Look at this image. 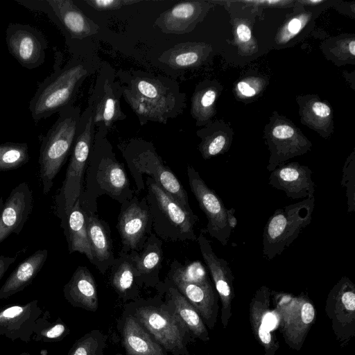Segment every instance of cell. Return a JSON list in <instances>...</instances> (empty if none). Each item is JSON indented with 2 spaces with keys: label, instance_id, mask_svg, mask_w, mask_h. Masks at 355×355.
I'll return each instance as SVG.
<instances>
[{
  "label": "cell",
  "instance_id": "obj_11",
  "mask_svg": "<svg viewBox=\"0 0 355 355\" xmlns=\"http://www.w3.org/2000/svg\"><path fill=\"white\" fill-rule=\"evenodd\" d=\"M121 205L116 223L121 240V252H139L153 234L152 218L146 197L139 199L134 196Z\"/></svg>",
  "mask_w": 355,
  "mask_h": 355
},
{
  "label": "cell",
  "instance_id": "obj_14",
  "mask_svg": "<svg viewBox=\"0 0 355 355\" xmlns=\"http://www.w3.org/2000/svg\"><path fill=\"white\" fill-rule=\"evenodd\" d=\"M200 250L205 265L209 271L214 288L220 297L221 309V321L226 328L232 315V302L234 297V275L228 262L218 257L213 250L209 241L202 232L197 237Z\"/></svg>",
  "mask_w": 355,
  "mask_h": 355
},
{
  "label": "cell",
  "instance_id": "obj_26",
  "mask_svg": "<svg viewBox=\"0 0 355 355\" xmlns=\"http://www.w3.org/2000/svg\"><path fill=\"white\" fill-rule=\"evenodd\" d=\"M163 241L151 234L141 250L135 252V266L137 279L141 287L155 288L160 282L159 272L162 267Z\"/></svg>",
  "mask_w": 355,
  "mask_h": 355
},
{
  "label": "cell",
  "instance_id": "obj_24",
  "mask_svg": "<svg viewBox=\"0 0 355 355\" xmlns=\"http://www.w3.org/2000/svg\"><path fill=\"white\" fill-rule=\"evenodd\" d=\"M135 252H120L110 268V284L123 302L139 297L141 287L137 279Z\"/></svg>",
  "mask_w": 355,
  "mask_h": 355
},
{
  "label": "cell",
  "instance_id": "obj_18",
  "mask_svg": "<svg viewBox=\"0 0 355 355\" xmlns=\"http://www.w3.org/2000/svg\"><path fill=\"white\" fill-rule=\"evenodd\" d=\"M42 310L37 300L24 305H10L0 309V335L12 340H30Z\"/></svg>",
  "mask_w": 355,
  "mask_h": 355
},
{
  "label": "cell",
  "instance_id": "obj_4",
  "mask_svg": "<svg viewBox=\"0 0 355 355\" xmlns=\"http://www.w3.org/2000/svg\"><path fill=\"white\" fill-rule=\"evenodd\" d=\"M146 199L155 234L166 242L197 241L194 226L198 220L193 211H188L151 178L146 180Z\"/></svg>",
  "mask_w": 355,
  "mask_h": 355
},
{
  "label": "cell",
  "instance_id": "obj_28",
  "mask_svg": "<svg viewBox=\"0 0 355 355\" xmlns=\"http://www.w3.org/2000/svg\"><path fill=\"white\" fill-rule=\"evenodd\" d=\"M202 13L201 3L182 1L160 14L155 25L164 33L184 34L193 28Z\"/></svg>",
  "mask_w": 355,
  "mask_h": 355
},
{
  "label": "cell",
  "instance_id": "obj_32",
  "mask_svg": "<svg viewBox=\"0 0 355 355\" xmlns=\"http://www.w3.org/2000/svg\"><path fill=\"white\" fill-rule=\"evenodd\" d=\"M121 117H124V115L121 112L119 101L107 79L104 83L102 98L94 114V123L102 122L105 127L109 128Z\"/></svg>",
  "mask_w": 355,
  "mask_h": 355
},
{
  "label": "cell",
  "instance_id": "obj_38",
  "mask_svg": "<svg viewBox=\"0 0 355 355\" xmlns=\"http://www.w3.org/2000/svg\"><path fill=\"white\" fill-rule=\"evenodd\" d=\"M216 97L214 89L208 88L197 92L192 98L191 112L198 119L207 118L211 112Z\"/></svg>",
  "mask_w": 355,
  "mask_h": 355
},
{
  "label": "cell",
  "instance_id": "obj_50",
  "mask_svg": "<svg viewBox=\"0 0 355 355\" xmlns=\"http://www.w3.org/2000/svg\"><path fill=\"white\" fill-rule=\"evenodd\" d=\"M19 355H31V354H28V353H26V352H24V353H22V354H21Z\"/></svg>",
  "mask_w": 355,
  "mask_h": 355
},
{
  "label": "cell",
  "instance_id": "obj_13",
  "mask_svg": "<svg viewBox=\"0 0 355 355\" xmlns=\"http://www.w3.org/2000/svg\"><path fill=\"white\" fill-rule=\"evenodd\" d=\"M6 42L9 53L23 67L33 69L44 62L48 42L37 28L10 23L6 31Z\"/></svg>",
  "mask_w": 355,
  "mask_h": 355
},
{
  "label": "cell",
  "instance_id": "obj_6",
  "mask_svg": "<svg viewBox=\"0 0 355 355\" xmlns=\"http://www.w3.org/2000/svg\"><path fill=\"white\" fill-rule=\"evenodd\" d=\"M120 148L134 179L137 193L145 188L143 175L146 174L184 209L193 211L186 190L171 168L164 164L152 144L134 141Z\"/></svg>",
  "mask_w": 355,
  "mask_h": 355
},
{
  "label": "cell",
  "instance_id": "obj_23",
  "mask_svg": "<svg viewBox=\"0 0 355 355\" xmlns=\"http://www.w3.org/2000/svg\"><path fill=\"white\" fill-rule=\"evenodd\" d=\"M84 212L93 257L92 263L101 273L105 274L110 270L115 259L110 227L96 213L89 211Z\"/></svg>",
  "mask_w": 355,
  "mask_h": 355
},
{
  "label": "cell",
  "instance_id": "obj_35",
  "mask_svg": "<svg viewBox=\"0 0 355 355\" xmlns=\"http://www.w3.org/2000/svg\"><path fill=\"white\" fill-rule=\"evenodd\" d=\"M107 336L99 329H94L78 339L67 355H104Z\"/></svg>",
  "mask_w": 355,
  "mask_h": 355
},
{
  "label": "cell",
  "instance_id": "obj_49",
  "mask_svg": "<svg viewBox=\"0 0 355 355\" xmlns=\"http://www.w3.org/2000/svg\"><path fill=\"white\" fill-rule=\"evenodd\" d=\"M309 2L313 3H321L322 1H310Z\"/></svg>",
  "mask_w": 355,
  "mask_h": 355
},
{
  "label": "cell",
  "instance_id": "obj_17",
  "mask_svg": "<svg viewBox=\"0 0 355 355\" xmlns=\"http://www.w3.org/2000/svg\"><path fill=\"white\" fill-rule=\"evenodd\" d=\"M312 171L306 166L297 162L280 164L271 171L268 184L273 188L283 191L291 199L314 197L315 183Z\"/></svg>",
  "mask_w": 355,
  "mask_h": 355
},
{
  "label": "cell",
  "instance_id": "obj_39",
  "mask_svg": "<svg viewBox=\"0 0 355 355\" xmlns=\"http://www.w3.org/2000/svg\"><path fill=\"white\" fill-rule=\"evenodd\" d=\"M227 146V138L223 135H217L203 140L199 149L204 159H209L225 152Z\"/></svg>",
  "mask_w": 355,
  "mask_h": 355
},
{
  "label": "cell",
  "instance_id": "obj_15",
  "mask_svg": "<svg viewBox=\"0 0 355 355\" xmlns=\"http://www.w3.org/2000/svg\"><path fill=\"white\" fill-rule=\"evenodd\" d=\"M42 12L70 40H80L97 33L99 26L87 17L71 0H46Z\"/></svg>",
  "mask_w": 355,
  "mask_h": 355
},
{
  "label": "cell",
  "instance_id": "obj_9",
  "mask_svg": "<svg viewBox=\"0 0 355 355\" xmlns=\"http://www.w3.org/2000/svg\"><path fill=\"white\" fill-rule=\"evenodd\" d=\"M123 95L141 121L146 119L166 123L176 105L175 94L154 78L132 80Z\"/></svg>",
  "mask_w": 355,
  "mask_h": 355
},
{
  "label": "cell",
  "instance_id": "obj_43",
  "mask_svg": "<svg viewBox=\"0 0 355 355\" xmlns=\"http://www.w3.org/2000/svg\"><path fill=\"white\" fill-rule=\"evenodd\" d=\"M236 33L239 40L242 42H248L251 38V31L250 28L244 24H241L238 26Z\"/></svg>",
  "mask_w": 355,
  "mask_h": 355
},
{
  "label": "cell",
  "instance_id": "obj_2",
  "mask_svg": "<svg viewBox=\"0 0 355 355\" xmlns=\"http://www.w3.org/2000/svg\"><path fill=\"white\" fill-rule=\"evenodd\" d=\"M107 195L122 204L134 196L123 166L110 148L92 150L85 171L80 205L84 211L97 212V199Z\"/></svg>",
  "mask_w": 355,
  "mask_h": 355
},
{
  "label": "cell",
  "instance_id": "obj_36",
  "mask_svg": "<svg viewBox=\"0 0 355 355\" xmlns=\"http://www.w3.org/2000/svg\"><path fill=\"white\" fill-rule=\"evenodd\" d=\"M33 333L35 336L33 339L37 341L43 342H55L62 340L65 336L69 334V329L68 327L58 318L57 321L43 325L42 322H38L37 320L35 323Z\"/></svg>",
  "mask_w": 355,
  "mask_h": 355
},
{
  "label": "cell",
  "instance_id": "obj_16",
  "mask_svg": "<svg viewBox=\"0 0 355 355\" xmlns=\"http://www.w3.org/2000/svg\"><path fill=\"white\" fill-rule=\"evenodd\" d=\"M33 208V196L26 182L12 189L0 211V243L11 234H19Z\"/></svg>",
  "mask_w": 355,
  "mask_h": 355
},
{
  "label": "cell",
  "instance_id": "obj_51",
  "mask_svg": "<svg viewBox=\"0 0 355 355\" xmlns=\"http://www.w3.org/2000/svg\"><path fill=\"white\" fill-rule=\"evenodd\" d=\"M115 355H122L121 353H117Z\"/></svg>",
  "mask_w": 355,
  "mask_h": 355
},
{
  "label": "cell",
  "instance_id": "obj_10",
  "mask_svg": "<svg viewBox=\"0 0 355 355\" xmlns=\"http://www.w3.org/2000/svg\"><path fill=\"white\" fill-rule=\"evenodd\" d=\"M271 293L286 343L298 350L315 320L313 304L303 294L294 296L286 293Z\"/></svg>",
  "mask_w": 355,
  "mask_h": 355
},
{
  "label": "cell",
  "instance_id": "obj_22",
  "mask_svg": "<svg viewBox=\"0 0 355 355\" xmlns=\"http://www.w3.org/2000/svg\"><path fill=\"white\" fill-rule=\"evenodd\" d=\"M270 295L268 287L261 286L256 291L250 309V323L254 337L264 347L266 355H274L279 348L278 343L270 332L274 318L268 309Z\"/></svg>",
  "mask_w": 355,
  "mask_h": 355
},
{
  "label": "cell",
  "instance_id": "obj_45",
  "mask_svg": "<svg viewBox=\"0 0 355 355\" xmlns=\"http://www.w3.org/2000/svg\"><path fill=\"white\" fill-rule=\"evenodd\" d=\"M302 26V21L299 18L292 19L287 25V30L291 35H296Z\"/></svg>",
  "mask_w": 355,
  "mask_h": 355
},
{
  "label": "cell",
  "instance_id": "obj_5",
  "mask_svg": "<svg viewBox=\"0 0 355 355\" xmlns=\"http://www.w3.org/2000/svg\"><path fill=\"white\" fill-rule=\"evenodd\" d=\"M80 119L78 107L71 105L64 109L42 139L38 163L44 195L50 192L55 178L72 150Z\"/></svg>",
  "mask_w": 355,
  "mask_h": 355
},
{
  "label": "cell",
  "instance_id": "obj_20",
  "mask_svg": "<svg viewBox=\"0 0 355 355\" xmlns=\"http://www.w3.org/2000/svg\"><path fill=\"white\" fill-rule=\"evenodd\" d=\"M155 289L184 322L195 338L204 342L209 340L207 327L197 310L169 281L165 279L160 282Z\"/></svg>",
  "mask_w": 355,
  "mask_h": 355
},
{
  "label": "cell",
  "instance_id": "obj_30",
  "mask_svg": "<svg viewBox=\"0 0 355 355\" xmlns=\"http://www.w3.org/2000/svg\"><path fill=\"white\" fill-rule=\"evenodd\" d=\"M61 220V227L70 254L78 252L85 254L92 263L93 257L89 241L86 217L78 199L68 214Z\"/></svg>",
  "mask_w": 355,
  "mask_h": 355
},
{
  "label": "cell",
  "instance_id": "obj_47",
  "mask_svg": "<svg viewBox=\"0 0 355 355\" xmlns=\"http://www.w3.org/2000/svg\"><path fill=\"white\" fill-rule=\"evenodd\" d=\"M349 50L352 55H355V42L352 40L349 44Z\"/></svg>",
  "mask_w": 355,
  "mask_h": 355
},
{
  "label": "cell",
  "instance_id": "obj_44",
  "mask_svg": "<svg viewBox=\"0 0 355 355\" xmlns=\"http://www.w3.org/2000/svg\"><path fill=\"white\" fill-rule=\"evenodd\" d=\"M239 91L245 96L251 97L255 95L256 91L245 82H239L237 84Z\"/></svg>",
  "mask_w": 355,
  "mask_h": 355
},
{
  "label": "cell",
  "instance_id": "obj_1",
  "mask_svg": "<svg viewBox=\"0 0 355 355\" xmlns=\"http://www.w3.org/2000/svg\"><path fill=\"white\" fill-rule=\"evenodd\" d=\"M123 309L134 316L150 336L169 354L191 355L188 345L193 336L160 295L130 301Z\"/></svg>",
  "mask_w": 355,
  "mask_h": 355
},
{
  "label": "cell",
  "instance_id": "obj_34",
  "mask_svg": "<svg viewBox=\"0 0 355 355\" xmlns=\"http://www.w3.org/2000/svg\"><path fill=\"white\" fill-rule=\"evenodd\" d=\"M30 159L27 143L6 142L0 144V171L19 168Z\"/></svg>",
  "mask_w": 355,
  "mask_h": 355
},
{
  "label": "cell",
  "instance_id": "obj_31",
  "mask_svg": "<svg viewBox=\"0 0 355 355\" xmlns=\"http://www.w3.org/2000/svg\"><path fill=\"white\" fill-rule=\"evenodd\" d=\"M202 47L193 43L178 44L164 51L159 60L173 69H183L196 65L200 60Z\"/></svg>",
  "mask_w": 355,
  "mask_h": 355
},
{
  "label": "cell",
  "instance_id": "obj_33",
  "mask_svg": "<svg viewBox=\"0 0 355 355\" xmlns=\"http://www.w3.org/2000/svg\"><path fill=\"white\" fill-rule=\"evenodd\" d=\"M166 279L181 282L204 283L210 281L206 267L198 260L182 264L174 259Z\"/></svg>",
  "mask_w": 355,
  "mask_h": 355
},
{
  "label": "cell",
  "instance_id": "obj_7",
  "mask_svg": "<svg viewBox=\"0 0 355 355\" xmlns=\"http://www.w3.org/2000/svg\"><path fill=\"white\" fill-rule=\"evenodd\" d=\"M315 198L277 209L263 232V255L268 260L280 255L311 222Z\"/></svg>",
  "mask_w": 355,
  "mask_h": 355
},
{
  "label": "cell",
  "instance_id": "obj_8",
  "mask_svg": "<svg viewBox=\"0 0 355 355\" xmlns=\"http://www.w3.org/2000/svg\"><path fill=\"white\" fill-rule=\"evenodd\" d=\"M94 114L87 121L80 117L65 178L55 197V213L62 220L81 195L94 140Z\"/></svg>",
  "mask_w": 355,
  "mask_h": 355
},
{
  "label": "cell",
  "instance_id": "obj_19",
  "mask_svg": "<svg viewBox=\"0 0 355 355\" xmlns=\"http://www.w3.org/2000/svg\"><path fill=\"white\" fill-rule=\"evenodd\" d=\"M116 328L125 355H169L139 322L124 309L117 320Z\"/></svg>",
  "mask_w": 355,
  "mask_h": 355
},
{
  "label": "cell",
  "instance_id": "obj_48",
  "mask_svg": "<svg viewBox=\"0 0 355 355\" xmlns=\"http://www.w3.org/2000/svg\"><path fill=\"white\" fill-rule=\"evenodd\" d=\"M3 202H3V198L1 197H0V211H1V208L3 207Z\"/></svg>",
  "mask_w": 355,
  "mask_h": 355
},
{
  "label": "cell",
  "instance_id": "obj_21",
  "mask_svg": "<svg viewBox=\"0 0 355 355\" xmlns=\"http://www.w3.org/2000/svg\"><path fill=\"white\" fill-rule=\"evenodd\" d=\"M169 282L194 306L206 327L212 329L217 320L218 295L211 280L204 283Z\"/></svg>",
  "mask_w": 355,
  "mask_h": 355
},
{
  "label": "cell",
  "instance_id": "obj_25",
  "mask_svg": "<svg viewBox=\"0 0 355 355\" xmlns=\"http://www.w3.org/2000/svg\"><path fill=\"white\" fill-rule=\"evenodd\" d=\"M327 308L334 326L349 329L355 321V285L347 277H343L333 287L327 300Z\"/></svg>",
  "mask_w": 355,
  "mask_h": 355
},
{
  "label": "cell",
  "instance_id": "obj_27",
  "mask_svg": "<svg viewBox=\"0 0 355 355\" xmlns=\"http://www.w3.org/2000/svg\"><path fill=\"white\" fill-rule=\"evenodd\" d=\"M67 301L73 307L95 312L98 308L97 286L86 266H78L63 288Z\"/></svg>",
  "mask_w": 355,
  "mask_h": 355
},
{
  "label": "cell",
  "instance_id": "obj_3",
  "mask_svg": "<svg viewBox=\"0 0 355 355\" xmlns=\"http://www.w3.org/2000/svg\"><path fill=\"white\" fill-rule=\"evenodd\" d=\"M54 71L38 85L28 110L35 123L71 105L72 100L88 74L86 66L71 60L60 68V56L55 53Z\"/></svg>",
  "mask_w": 355,
  "mask_h": 355
},
{
  "label": "cell",
  "instance_id": "obj_41",
  "mask_svg": "<svg viewBox=\"0 0 355 355\" xmlns=\"http://www.w3.org/2000/svg\"><path fill=\"white\" fill-rule=\"evenodd\" d=\"M312 111L315 116L320 119H326L331 114L330 107L325 103L317 101L312 105Z\"/></svg>",
  "mask_w": 355,
  "mask_h": 355
},
{
  "label": "cell",
  "instance_id": "obj_29",
  "mask_svg": "<svg viewBox=\"0 0 355 355\" xmlns=\"http://www.w3.org/2000/svg\"><path fill=\"white\" fill-rule=\"evenodd\" d=\"M46 249L38 250L19 263L0 288V300L23 291L35 278L47 259Z\"/></svg>",
  "mask_w": 355,
  "mask_h": 355
},
{
  "label": "cell",
  "instance_id": "obj_12",
  "mask_svg": "<svg viewBox=\"0 0 355 355\" xmlns=\"http://www.w3.org/2000/svg\"><path fill=\"white\" fill-rule=\"evenodd\" d=\"M187 174L190 189L208 221L205 232L226 246L232 233L227 224V209L216 191L206 184L192 166H187Z\"/></svg>",
  "mask_w": 355,
  "mask_h": 355
},
{
  "label": "cell",
  "instance_id": "obj_37",
  "mask_svg": "<svg viewBox=\"0 0 355 355\" xmlns=\"http://www.w3.org/2000/svg\"><path fill=\"white\" fill-rule=\"evenodd\" d=\"M354 156L352 153L346 160L342 172L340 184L345 188L347 211L352 214L355 210V168Z\"/></svg>",
  "mask_w": 355,
  "mask_h": 355
},
{
  "label": "cell",
  "instance_id": "obj_42",
  "mask_svg": "<svg viewBox=\"0 0 355 355\" xmlns=\"http://www.w3.org/2000/svg\"><path fill=\"white\" fill-rule=\"evenodd\" d=\"M17 258V255L13 257L0 255V280L3 277L8 268Z\"/></svg>",
  "mask_w": 355,
  "mask_h": 355
},
{
  "label": "cell",
  "instance_id": "obj_40",
  "mask_svg": "<svg viewBox=\"0 0 355 355\" xmlns=\"http://www.w3.org/2000/svg\"><path fill=\"white\" fill-rule=\"evenodd\" d=\"M139 2L135 0H86L85 3L92 8L98 10H117L124 6H129Z\"/></svg>",
  "mask_w": 355,
  "mask_h": 355
},
{
  "label": "cell",
  "instance_id": "obj_46",
  "mask_svg": "<svg viewBox=\"0 0 355 355\" xmlns=\"http://www.w3.org/2000/svg\"><path fill=\"white\" fill-rule=\"evenodd\" d=\"M235 209L230 208L227 210V224L232 231L235 228L237 225V219L234 216Z\"/></svg>",
  "mask_w": 355,
  "mask_h": 355
}]
</instances>
